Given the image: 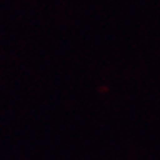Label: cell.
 Listing matches in <instances>:
<instances>
[]
</instances>
